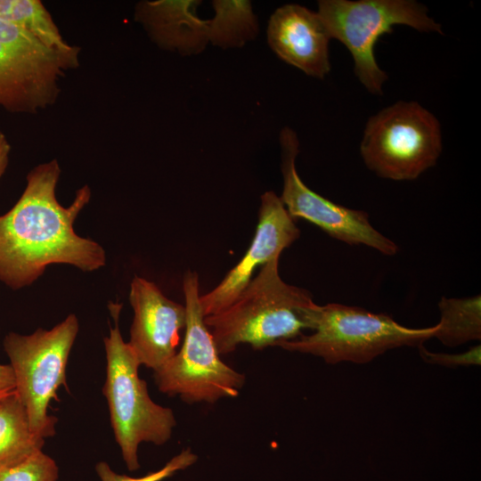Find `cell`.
Returning <instances> with one entry per match:
<instances>
[{
	"label": "cell",
	"instance_id": "ffe728a7",
	"mask_svg": "<svg viewBox=\"0 0 481 481\" xmlns=\"http://www.w3.org/2000/svg\"><path fill=\"white\" fill-rule=\"evenodd\" d=\"M197 460L198 456L190 448H186L173 457L162 469L141 477L118 474L105 461L98 462L95 465V471L101 481H162L173 476L176 471L185 469Z\"/></svg>",
	"mask_w": 481,
	"mask_h": 481
},
{
	"label": "cell",
	"instance_id": "52a82bcc",
	"mask_svg": "<svg viewBox=\"0 0 481 481\" xmlns=\"http://www.w3.org/2000/svg\"><path fill=\"white\" fill-rule=\"evenodd\" d=\"M443 149L437 118L416 102L399 101L366 123L360 143L365 166L378 176L411 181L435 166Z\"/></svg>",
	"mask_w": 481,
	"mask_h": 481
},
{
	"label": "cell",
	"instance_id": "5bb4252c",
	"mask_svg": "<svg viewBox=\"0 0 481 481\" xmlns=\"http://www.w3.org/2000/svg\"><path fill=\"white\" fill-rule=\"evenodd\" d=\"M197 0L141 1L135 20L160 48L182 55L197 54L209 43L208 20L197 15Z\"/></svg>",
	"mask_w": 481,
	"mask_h": 481
},
{
	"label": "cell",
	"instance_id": "3957f363",
	"mask_svg": "<svg viewBox=\"0 0 481 481\" xmlns=\"http://www.w3.org/2000/svg\"><path fill=\"white\" fill-rule=\"evenodd\" d=\"M110 310L114 327L103 340L107 367L102 394L123 460L127 469L135 471L140 468V444H164L171 438L176 420L172 409L151 400L146 381L139 377L141 364L118 326L121 305L112 303Z\"/></svg>",
	"mask_w": 481,
	"mask_h": 481
},
{
	"label": "cell",
	"instance_id": "8992f818",
	"mask_svg": "<svg viewBox=\"0 0 481 481\" xmlns=\"http://www.w3.org/2000/svg\"><path fill=\"white\" fill-rule=\"evenodd\" d=\"M183 292L186 308L183 342L167 363L154 371L156 386L160 392L178 395L187 404H214L223 398L237 397L246 376L220 357L200 308L197 273H185Z\"/></svg>",
	"mask_w": 481,
	"mask_h": 481
},
{
	"label": "cell",
	"instance_id": "e0dca14e",
	"mask_svg": "<svg viewBox=\"0 0 481 481\" xmlns=\"http://www.w3.org/2000/svg\"><path fill=\"white\" fill-rule=\"evenodd\" d=\"M440 320L433 338L448 346L481 339V298L442 297L438 302Z\"/></svg>",
	"mask_w": 481,
	"mask_h": 481
},
{
	"label": "cell",
	"instance_id": "603a6c76",
	"mask_svg": "<svg viewBox=\"0 0 481 481\" xmlns=\"http://www.w3.org/2000/svg\"><path fill=\"white\" fill-rule=\"evenodd\" d=\"M11 145L0 128V180L4 175L10 160Z\"/></svg>",
	"mask_w": 481,
	"mask_h": 481
},
{
	"label": "cell",
	"instance_id": "ac0fdd59",
	"mask_svg": "<svg viewBox=\"0 0 481 481\" xmlns=\"http://www.w3.org/2000/svg\"><path fill=\"white\" fill-rule=\"evenodd\" d=\"M0 20L20 27L52 50L68 53L77 47L64 40L52 15L39 0H0Z\"/></svg>",
	"mask_w": 481,
	"mask_h": 481
},
{
	"label": "cell",
	"instance_id": "d6986e66",
	"mask_svg": "<svg viewBox=\"0 0 481 481\" xmlns=\"http://www.w3.org/2000/svg\"><path fill=\"white\" fill-rule=\"evenodd\" d=\"M58 477L56 462L42 450L16 465L0 470V481H57Z\"/></svg>",
	"mask_w": 481,
	"mask_h": 481
},
{
	"label": "cell",
	"instance_id": "5b68a950",
	"mask_svg": "<svg viewBox=\"0 0 481 481\" xmlns=\"http://www.w3.org/2000/svg\"><path fill=\"white\" fill-rule=\"evenodd\" d=\"M317 12L330 38L351 53L358 80L376 95H382L387 80L374 54L381 36L393 33L397 25L443 34L441 24L428 16L424 4L414 0H321Z\"/></svg>",
	"mask_w": 481,
	"mask_h": 481
},
{
	"label": "cell",
	"instance_id": "9c48e42d",
	"mask_svg": "<svg viewBox=\"0 0 481 481\" xmlns=\"http://www.w3.org/2000/svg\"><path fill=\"white\" fill-rule=\"evenodd\" d=\"M80 51L52 50L0 20V106L11 113L34 114L53 105L61 78L79 66Z\"/></svg>",
	"mask_w": 481,
	"mask_h": 481
},
{
	"label": "cell",
	"instance_id": "4fadbf2b",
	"mask_svg": "<svg viewBox=\"0 0 481 481\" xmlns=\"http://www.w3.org/2000/svg\"><path fill=\"white\" fill-rule=\"evenodd\" d=\"M267 42L286 63L322 79L330 71V37L317 12L287 4L277 8L267 25Z\"/></svg>",
	"mask_w": 481,
	"mask_h": 481
},
{
	"label": "cell",
	"instance_id": "9a60e30c",
	"mask_svg": "<svg viewBox=\"0 0 481 481\" xmlns=\"http://www.w3.org/2000/svg\"><path fill=\"white\" fill-rule=\"evenodd\" d=\"M45 439L30 429L27 412L13 389L0 396V470L41 451Z\"/></svg>",
	"mask_w": 481,
	"mask_h": 481
},
{
	"label": "cell",
	"instance_id": "277c9868",
	"mask_svg": "<svg viewBox=\"0 0 481 481\" xmlns=\"http://www.w3.org/2000/svg\"><path fill=\"white\" fill-rule=\"evenodd\" d=\"M309 335L277 342L284 350L309 354L325 363H367L387 350L423 346L433 338L436 325L412 329L386 314L338 303L318 305Z\"/></svg>",
	"mask_w": 481,
	"mask_h": 481
},
{
	"label": "cell",
	"instance_id": "7a4b0ae2",
	"mask_svg": "<svg viewBox=\"0 0 481 481\" xmlns=\"http://www.w3.org/2000/svg\"><path fill=\"white\" fill-rule=\"evenodd\" d=\"M279 258L262 265L232 304L204 317L220 355L240 344L259 350L312 330L318 305L308 290L281 279Z\"/></svg>",
	"mask_w": 481,
	"mask_h": 481
},
{
	"label": "cell",
	"instance_id": "8fae6325",
	"mask_svg": "<svg viewBox=\"0 0 481 481\" xmlns=\"http://www.w3.org/2000/svg\"><path fill=\"white\" fill-rule=\"evenodd\" d=\"M260 200L257 230L245 255L214 289L200 296L204 316L216 314L232 304L249 283L257 267L280 257L300 236L295 219L279 196L267 191Z\"/></svg>",
	"mask_w": 481,
	"mask_h": 481
},
{
	"label": "cell",
	"instance_id": "44dd1931",
	"mask_svg": "<svg viewBox=\"0 0 481 481\" xmlns=\"http://www.w3.org/2000/svg\"><path fill=\"white\" fill-rule=\"evenodd\" d=\"M418 348L422 359L428 363L447 367L477 366L481 364L480 345L474 346L469 350L458 354L434 353L428 351L423 346Z\"/></svg>",
	"mask_w": 481,
	"mask_h": 481
},
{
	"label": "cell",
	"instance_id": "6da1fadb",
	"mask_svg": "<svg viewBox=\"0 0 481 481\" xmlns=\"http://www.w3.org/2000/svg\"><path fill=\"white\" fill-rule=\"evenodd\" d=\"M61 167L56 159L33 167L20 199L0 215V281L12 289L35 282L53 264L85 272L104 266L106 254L96 241L77 235L74 222L91 199V189L79 188L69 207L56 198Z\"/></svg>",
	"mask_w": 481,
	"mask_h": 481
},
{
	"label": "cell",
	"instance_id": "30bf717a",
	"mask_svg": "<svg viewBox=\"0 0 481 481\" xmlns=\"http://www.w3.org/2000/svg\"><path fill=\"white\" fill-rule=\"evenodd\" d=\"M280 145L283 178L280 199L295 220L305 219L349 245H365L386 256L397 253L398 246L372 226L365 211L337 204L314 192L301 180L296 168L299 141L294 130L282 128Z\"/></svg>",
	"mask_w": 481,
	"mask_h": 481
},
{
	"label": "cell",
	"instance_id": "7c38bea8",
	"mask_svg": "<svg viewBox=\"0 0 481 481\" xmlns=\"http://www.w3.org/2000/svg\"><path fill=\"white\" fill-rule=\"evenodd\" d=\"M129 301L134 318L127 343L141 365L157 371L177 352L186 325L185 306L137 275L130 283Z\"/></svg>",
	"mask_w": 481,
	"mask_h": 481
},
{
	"label": "cell",
	"instance_id": "2e32d148",
	"mask_svg": "<svg viewBox=\"0 0 481 481\" xmlns=\"http://www.w3.org/2000/svg\"><path fill=\"white\" fill-rule=\"evenodd\" d=\"M215 15L208 20V39L224 49L242 47L256 38L258 22L250 1L214 0Z\"/></svg>",
	"mask_w": 481,
	"mask_h": 481
},
{
	"label": "cell",
	"instance_id": "ba28073f",
	"mask_svg": "<svg viewBox=\"0 0 481 481\" xmlns=\"http://www.w3.org/2000/svg\"><path fill=\"white\" fill-rule=\"evenodd\" d=\"M78 332L74 314L45 330L37 329L29 335L8 333L4 338L15 379V388L29 418L31 431L42 438L55 434L57 418L48 414L52 399L66 384V367Z\"/></svg>",
	"mask_w": 481,
	"mask_h": 481
},
{
	"label": "cell",
	"instance_id": "cb8c5ba5",
	"mask_svg": "<svg viewBox=\"0 0 481 481\" xmlns=\"http://www.w3.org/2000/svg\"><path fill=\"white\" fill-rule=\"evenodd\" d=\"M11 391H12V390H11ZM7 392H9V391H7ZM7 392H2V393H0V396L3 395L4 394L7 393Z\"/></svg>",
	"mask_w": 481,
	"mask_h": 481
},
{
	"label": "cell",
	"instance_id": "7402d4cb",
	"mask_svg": "<svg viewBox=\"0 0 481 481\" xmlns=\"http://www.w3.org/2000/svg\"><path fill=\"white\" fill-rule=\"evenodd\" d=\"M15 379L10 364H0V393L13 390Z\"/></svg>",
	"mask_w": 481,
	"mask_h": 481
}]
</instances>
